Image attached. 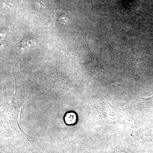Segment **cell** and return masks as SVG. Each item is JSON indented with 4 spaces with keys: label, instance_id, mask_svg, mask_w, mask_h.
I'll return each instance as SVG.
<instances>
[{
    "label": "cell",
    "instance_id": "3",
    "mask_svg": "<svg viewBox=\"0 0 153 153\" xmlns=\"http://www.w3.org/2000/svg\"><path fill=\"white\" fill-rule=\"evenodd\" d=\"M141 98H142L143 100H144L146 101L153 102V96L151 97H148V98H143V97H142Z\"/></svg>",
    "mask_w": 153,
    "mask_h": 153
},
{
    "label": "cell",
    "instance_id": "2",
    "mask_svg": "<svg viewBox=\"0 0 153 153\" xmlns=\"http://www.w3.org/2000/svg\"><path fill=\"white\" fill-rule=\"evenodd\" d=\"M35 3L36 7L38 8H40L41 7H44V4L41 0H36Z\"/></svg>",
    "mask_w": 153,
    "mask_h": 153
},
{
    "label": "cell",
    "instance_id": "1",
    "mask_svg": "<svg viewBox=\"0 0 153 153\" xmlns=\"http://www.w3.org/2000/svg\"><path fill=\"white\" fill-rule=\"evenodd\" d=\"M65 121L68 125H73L76 121V114L74 112L67 113L65 117Z\"/></svg>",
    "mask_w": 153,
    "mask_h": 153
}]
</instances>
